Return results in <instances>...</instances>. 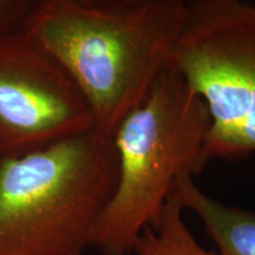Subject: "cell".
<instances>
[{
	"label": "cell",
	"instance_id": "6da1fadb",
	"mask_svg": "<svg viewBox=\"0 0 255 255\" xmlns=\"http://www.w3.org/2000/svg\"><path fill=\"white\" fill-rule=\"evenodd\" d=\"M183 0H39L23 32L71 79L113 138L170 65Z\"/></svg>",
	"mask_w": 255,
	"mask_h": 255
},
{
	"label": "cell",
	"instance_id": "7a4b0ae2",
	"mask_svg": "<svg viewBox=\"0 0 255 255\" xmlns=\"http://www.w3.org/2000/svg\"><path fill=\"white\" fill-rule=\"evenodd\" d=\"M210 116L205 102L170 65L113 136L119 162L114 193L92 232L103 255H131L137 239L157 222L178 180L208 163Z\"/></svg>",
	"mask_w": 255,
	"mask_h": 255
},
{
	"label": "cell",
	"instance_id": "3957f363",
	"mask_svg": "<svg viewBox=\"0 0 255 255\" xmlns=\"http://www.w3.org/2000/svg\"><path fill=\"white\" fill-rule=\"evenodd\" d=\"M117 173L113 138L95 129L0 156V255H82Z\"/></svg>",
	"mask_w": 255,
	"mask_h": 255
},
{
	"label": "cell",
	"instance_id": "277c9868",
	"mask_svg": "<svg viewBox=\"0 0 255 255\" xmlns=\"http://www.w3.org/2000/svg\"><path fill=\"white\" fill-rule=\"evenodd\" d=\"M170 66L208 109L209 159L255 154V4L187 1Z\"/></svg>",
	"mask_w": 255,
	"mask_h": 255
},
{
	"label": "cell",
	"instance_id": "5b68a950",
	"mask_svg": "<svg viewBox=\"0 0 255 255\" xmlns=\"http://www.w3.org/2000/svg\"><path fill=\"white\" fill-rule=\"evenodd\" d=\"M92 129L89 105L68 75L23 31L0 37V156Z\"/></svg>",
	"mask_w": 255,
	"mask_h": 255
},
{
	"label": "cell",
	"instance_id": "8992f818",
	"mask_svg": "<svg viewBox=\"0 0 255 255\" xmlns=\"http://www.w3.org/2000/svg\"><path fill=\"white\" fill-rule=\"evenodd\" d=\"M174 195L184 210L200 219L219 255H255V210L213 199L196 186L191 176L178 180Z\"/></svg>",
	"mask_w": 255,
	"mask_h": 255
},
{
	"label": "cell",
	"instance_id": "52a82bcc",
	"mask_svg": "<svg viewBox=\"0 0 255 255\" xmlns=\"http://www.w3.org/2000/svg\"><path fill=\"white\" fill-rule=\"evenodd\" d=\"M184 208L176 196L170 197L157 222L146 227L137 239L136 255H219L201 246L183 218Z\"/></svg>",
	"mask_w": 255,
	"mask_h": 255
},
{
	"label": "cell",
	"instance_id": "ba28073f",
	"mask_svg": "<svg viewBox=\"0 0 255 255\" xmlns=\"http://www.w3.org/2000/svg\"><path fill=\"white\" fill-rule=\"evenodd\" d=\"M33 5L32 0H0V37L23 31Z\"/></svg>",
	"mask_w": 255,
	"mask_h": 255
}]
</instances>
